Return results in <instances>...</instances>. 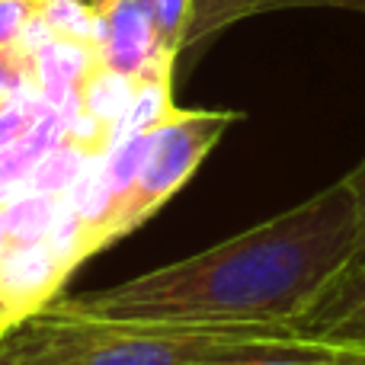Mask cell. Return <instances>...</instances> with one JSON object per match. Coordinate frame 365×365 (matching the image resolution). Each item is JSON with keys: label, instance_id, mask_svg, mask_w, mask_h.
Returning <instances> with one entry per match:
<instances>
[{"label": "cell", "instance_id": "cell-1", "mask_svg": "<svg viewBox=\"0 0 365 365\" xmlns=\"http://www.w3.org/2000/svg\"><path fill=\"white\" fill-rule=\"evenodd\" d=\"M359 199L349 173L221 244L55 308L151 324H292L349 266Z\"/></svg>", "mask_w": 365, "mask_h": 365}, {"label": "cell", "instance_id": "cell-2", "mask_svg": "<svg viewBox=\"0 0 365 365\" xmlns=\"http://www.w3.org/2000/svg\"><path fill=\"white\" fill-rule=\"evenodd\" d=\"M298 336L292 324H151L45 304L0 330V365H212Z\"/></svg>", "mask_w": 365, "mask_h": 365}, {"label": "cell", "instance_id": "cell-3", "mask_svg": "<svg viewBox=\"0 0 365 365\" xmlns=\"http://www.w3.org/2000/svg\"><path fill=\"white\" fill-rule=\"evenodd\" d=\"M237 119L240 113H227V109H177L164 125L154 128L148 135L138 173L122 199L115 234L122 237L135 231L160 205H167Z\"/></svg>", "mask_w": 365, "mask_h": 365}, {"label": "cell", "instance_id": "cell-4", "mask_svg": "<svg viewBox=\"0 0 365 365\" xmlns=\"http://www.w3.org/2000/svg\"><path fill=\"white\" fill-rule=\"evenodd\" d=\"M100 64L135 81L173 74L177 55L160 45L151 0H93Z\"/></svg>", "mask_w": 365, "mask_h": 365}, {"label": "cell", "instance_id": "cell-5", "mask_svg": "<svg viewBox=\"0 0 365 365\" xmlns=\"http://www.w3.org/2000/svg\"><path fill=\"white\" fill-rule=\"evenodd\" d=\"M68 276L71 269L45 240L29 247H10L6 259L0 263V330L51 304Z\"/></svg>", "mask_w": 365, "mask_h": 365}, {"label": "cell", "instance_id": "cell-6", "mask_svg": "<svg viewBox=\"0 0 365 365\" xmlns=\"http://www.w3.org/2000/svg\"><path fill=\"white\" fill-rule=\"evenodd\" d=\"M295 330L340 353H365V269H343Z\"/></svg>", "mask_w": 365, "mask_h": 365}, {"label": "cell", "instance_id": "cell-7", "mask_svg": "<svg viewBox=\"0 0 365 365\" xmlns=\"http://www.w3.org/2000/svg\"><path fill=\"white\" fill-rule=\"evenodd\" d=\"M135 93H138V81L132 74H122V71H113L106 64H96L81 83V109L90 113L93 119L119 128V122L132 109Z\"/></svg>", "mask_w": 365, "mask_h": 365}, {"label": "cell", "instance_id": "cell-8", "mask_svg": "<svg viewBox=\"0 0 365 365\" xmlns=\"http://www.w3.org/2000/svg\"><path fill=\"white\" fill-rule=\"evenodd\" d=\"M173 74H160V77H148L138 81V93L135 103L128 109V115L119 122L115 128V141L122 138H135V135H151L154 128H160L173 113Z\"/></svg>", "mask_w": 365, "mask_h": 365}, {"label": "cell", "instance_id": "cell-9", "mask_svg": "<svg viewBox=\"0 0 365 365\" xmlns=\"http://www.w3.org/2000/svg\"><path fill=\"white\" fill-rule=\"evenodd\" d=\"M61 195L51 192H19L13 202H6V231L13 247L42 244L48 237L58 215Z\"/></svg>", "mask_w": 365, "mask_h": 365}, {"label": "cell", "instance_id": "cell-10", "mask_svg": "<svg viewBox=\"0 0 365 365\" xmlns=\"http://www.w3.org/2000/svg\"><path fill=\"white\" fill-rule=\"evenodd\" d=\"M259 13V0H192V13H189L186 38H182V51L199 48L227 26L240 23L247 16Z\"/></svg>", "mask_w": 365, "mask_h": 365}, {"label": "cell", "instance_id": "cell-11", "mask_svg": "<svg viewBox=\"0 0 365 365\" xmlns=\"http://www.w3.org/2000/svg\"><path fill=\"white\" fill-rule=\"evenodd\" d=\"M87 160L93 158H83L77 148H71L68 141H58L36 167L32 173L23 180V192H51V195H61L71 189V182L81 177V170L87 167Z\"/></svg>", "mask_w": 365, "mask_h": 365}, {"label": "cell", "instance_id": "cell-12", "mask_svg": "<svg viewBox=\"0 0 365 365\" xmlns=\"http://www.w3.org/2000/svg\"><path fill=\"white\" fill-rule=\"evenodd\" d=\"M336 362H340V349L311 343L304 336H289V340H279L272 346L259 349V353L234 356V359L212 365H336Z\"/></svg>", "mask_w": 365, "mask_h": 365}, {"label": "cell", "instance_id": "cell-13", "mask_svg": "<svg viewBox=\"0 0 365 365\" xmlns=\"http://www.w3.org/2000/svg\"><path fill=\"white\" fill-rule=\"evenodd\" d=\"M36 13L51 26V32L58 38L87 45L96 42V10L87 0H38Z\"/></svg>", "mask_w": 365, "mask_h": 365}, {"label": "cell", "instance_id": "cell-14", "mask_svg": "<svg viewBox=\"0 0 365 365\" xmlns=\"http://www.w3.org/2000/svg\"><path fill=\"white\" fill-rule=\"evenodd\" d=\"M154 19H158V36L160 45L173 55L182 51V38H186L189 13H192V0H151Z\"/></svg>", "mask_w": 365, "mask_h": 365}, {"label": "cell", "instance_id": "cell-15", "mask_svg": "<svg viewBox=\"0 0 365 365\" xmlns=\"http://www.w3.org/2000/svg\"><path fill=\"white\" fill-rule=\"evenodd\" d=\"M38 0H0V48H13L19 29L36 13Z\"/></svg>", "mask_w": 365, "mask_h": 365}, {"label": "cell", "instance_id": "cell-16", "mask_svg": "<svg viewBox=\"0 0 365 365\" xmlns=\"http://www.w3.org/2000/svg\"><path fill=\"white\" fill-rule=\"evenodd\" d=\"M356 186V199H359V240H356V250L349 257V266L346 269H365V160L349 173Z\"/></svg>", "mask_w": 365, "mask_h": 365}, {"label": "cell", "instance_id": "cell-17", "mask_svg": "<svg viewBox=\"0 0 365 365\" xmlns=\"http://www.w3.org/2000/svg\"><path fill=\"white\" fill-rule=\"evenodd\" d=\"M298 6H336V10L365 13V0H259V13L272 10H298Z\"/></svg>", "mask_w": 365, "mask_h": 365}, {"label": "cell", "instance_id": "cell-18", "mask_svg": "<svg viewBox=\"0 0 365 365\" xmlns=\"http://www.w3.org/2000/svg\"><path fill=\"white\" fill-rule=\"evenodd\" d=\"M10 231H6V205H0V263L6 259V253H10Z\"/></svg>", "mask_w": 365, "mask_h": 365}, {"label": "cell", "instance_id": "cell-19", "mask_svg": "<svg viewBox=\"0 0 365 365\" xmlns=\"http://www.w3.org/2000/svg\"><path fill=\"white\" fill-rule=\"evenodd\" d=\"M336 365H365V353H340Z\"/></svg>", "mask_w": 365, "mask_h": 365}]
</instances>
